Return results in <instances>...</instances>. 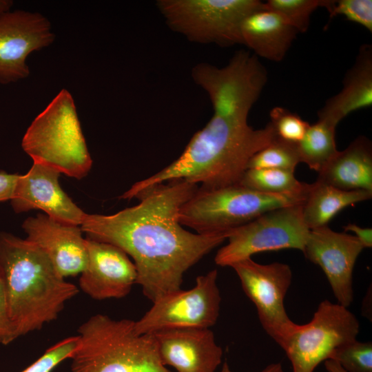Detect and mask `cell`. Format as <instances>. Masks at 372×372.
I'll list each match as a JSON object with an SVG mask.
<instances>
[{
  "instance_id": "cell-30",
  "label": "cell",
  "mask_w": 372,
  "mask_h": 372,
  "mask_svg": "<svg viewBox=\"0 0 372 372\" xmlns=\"http://www.w3.org/2000/svg\"><path fill=\"white\" fill-rule=\"evenodd\" d=\"M17 338L8 314L4 283L0 271V344L8 345Z\"/></svg>"
},
{
  "instance_id": "cell-16",
  "label": "cell",
  "mask_w": 372,
  "mask_h": 372,
  "mask_svg": "<svg viewBox=\"0 0 372 372\" xmlns=\"http://www.w3.org/2000/svg\"><path fill=\"white\" fill-rule=\"evenodd\" d=\"M22 227L26 239L48 256L61 276L65 278L82 272L87 253L81 227L63 224L39 214L28 218Z\"/></svg>"
},
{
  "instance_id": "cell-22",
  "label": "cell",
  "mask_w": 372,
  "mask_h": 372,
  "mask_svg": "<svg viewBox=\"0 0 372 372\" xmlns=\"http://www.w3.org/2000/svg\"><path fill=\"white\" fill-rule=\"evenodd\" d=\"M335 128L321 121L309 125L302 139L297 143L300 162L320 172L338 152Z\"/></svg>"
},
{
  "instance_id": "cell-3",
  "label": "cell",
  "mask_w": 372,
  "mask_h": 372,
  "mask_svg": "<svg viewBox=\"0 0 372 372\" xmlns=\"http://www.w3.org/2000/svg\"><path fill=\"white\" fill-rule=\"evenodd\" d=\"M0 271L18 338L56 320L65 303L79 292L37 246L6 232L0 233Z\"/></svg>"
},
{
  "instance_id": "cell-29",
  "label": "cell",
  "mask_w": 372,
  "mask_h": 372,
  "mask_svg": "<svg viewBox=\"0 0 372 372\" xmlns=\"http://www.w3.org/2000/svg\"><path fill=\"white\" fill-rule=\"evenodd\" d=\"M329 19L338 15L364 27L372 32V1L371 0H339L335 1L328 11Z\"/></svg>"
},
{
  "instance_id": "cell-31",
  "label": "cell",
  "mask_w": 372,
  "mask_h": 372,
  "mask_svg": "<svg viewBox=\"0 0 372 372\" xmlns=\"http://www.w3.org/2000/svg\"><path fill=\"white\" fill-rule=\"evenodd\" d=\"M19 174L0 172V202L11 200Z\"/></svg>"
},
{
  "instance_id": "cell-7",
  "label": "cell",
  "mask_w": 372,
  "mask_h": 372,
  "mask_svg": "<svg viewBox=\"0 0 372 372\" xmlns=\"http://www.w3.org/2000/svg\"><path fill=\"white\" fill-rule=\"evenodd\" d=\"M258 0H158L167 25L191 42L221 47L242 44L245 19L262 8Z\"/></svg>"
},
{
  "instance_id": "cell-14",
  "label": "cell",
  "mask_w": 372,
  "mask_h": 372,
  "mask_svg": "<svg viewBox=\"0 0 372 372\" xmlns=\"http://www.w3.org/2000/svg\"><path fill=\"white\" fill-rule=\"evenodd\" d=\"M87 261L79 287L90 298L102 300L127 296L136 284V267L118 247L85 238Z\"/></svg>"
},
{
  "instance_id": "cell-35",
  "label": "cell",
  "mask_w": 372,
  "mask_h": 372,
  "mask_svg": "<svg viewBox=\"0 0 372 372\" xmlns=\"http://www.w3.org/2000/svg\"><path fill=\"white\" fill-rule=\"evenodd\" d=\"M12 5V1L0 0V13L11 10Z\"/></svg>"
},
{
  "instance_id": "cell-25",
  "label": "cell",
  "mask_w": 372,
  "mask_h": 372,
  "mask_svg": "<svg viewBox=\"0 0 372 372\" xmlns=\"http://www.w3.org/2000/svg\"><path fill=\"white\" fill-rule=\"evenodd\" d=\"M300 163L297 143H289L276 136L249 160L248 169L276 168L294 172Z\"/></svg>"
},
{
  "instance_id": "cell-21",
  "label": "cell",
  "mask_w": 372,
  "mask_h": 372,
  "mask_svg": "<svg viewBox=\"0 0 372 372\" xmlns=\"http://www.w3.org/2000/svg\"><path fill=\"white\" fill-rule=\"evenodd\" d=\"M371 197L372 192L346 191L316 181L309 184L302 204L303 220L309 229L327 226L343 209Z\"/></svg>"
},
{
  "instance_id": "cell-10",
  "label": "cell",
  "mask_w": 372,
  "mask_h": 372,
  "mask_svg": "<svg viewBox=\"0 0 372 372\" xmlns=\"http://www.w3.org/2000/svg\"><path fill=\"white\" fill-rule=\"evenodd\" d=\"M218 271L213 269L196 279L194 287L168 293L153 302L137 321L138 334L185 328L209 329L219 317L221 296L217 285Z\"/></svg>"
},
{
  "instance_id": "cell-6",
  "label": "cell",
  "mask_w": 372,
  "mask_h": 372,
  "mask_svg": "<svg viewBox=\"0 0 372 372\" xmlns=\"http://www.w3.org/2000/svg\"><path fill=\"white\" fill-rule=\"evenodd\" d=\"M307 192L267 194L240 184L218 189L198 186L180 207L178 221L181 225L194 229L198 234L227 232L268 211L302 204Z\"/></svg>"
},
{
  "instance_id": "cell-15",
  "label": "cell",
  "mask_w": 372,
  "mask_h": 372,
  "mask_svg": "<svg viewBox=\"0 0 372 372\" xmlns=\"http://www.w3.org/2000/svg\"><path fill=\"white\" fill-rule=\"evenodd\" d=\"M60 172L34 163L24 175L18 176L10 200L16 213L41 209L63 224L81 226L86 215L61 189Z\"/></svg>"
},
{
  "instance_id": "cell-23",
  "label": "cell",
  "mask_w": 372,
  "mask_h": 372,
  "mask_svg": "<svg viewBox=\"0 0 372 372\" xmlns=\"http://www.w3.org/2000/svg\"><path fill=\"white\" fill-rule=\"evenodd\" d=\"M240 185L267 194H303L309 184L298 181L294 172L276 168L248 169Z\"/></svg>"
},
{
  "instance_id": "cell-9",
  "label": "cell",
  "mask_w": 372,
  "mask_h": 372,
  "mask_svg": "<svg viewBox=\"0 0 372 372\" xmlns=\"http://www.w3.org/2000/svg\"><path fill=\"white\" fill-rule=\"evenodd\" d=\"M359 331L360 322L347 307L324 300L309 322L296 324L281 348L293 372H313L335 348L356 340Z\"/></svg>"
},
{
  "instance_id": "cell-34",
  "label": "cell",
  "mask_w": 372,
  "mask_h": 372,
  "mask_svg": "<svg viewBox=\"0 0 372 372\" xmlns=\"http://www.w3.org/2000/svg\"><path fill=\"white\" fill-rule=\"evenodd\" d=\"M324 367L328 372H348L336 361L328 359L324 361Z\"/></svg>"
},
{
  "instance_id": "cell-11",
  "label": "cell",
  "mask_w": 372,
  "mask_h": 372,
  "mask_svg": "<svg viewBox=\"0 0 372 372\" xmlns=\"http://www.w3.org/2000/svg\"><path fill=\"white\" fill-rule=\"evenodd\" d=\"M246 296L254 304L265 332L280 347L296 323L288 316L284 300L292 282V271L285 263L260 264L251 258L231 266Z\"/></svg>"
},
{
  "instance_id": "cell-33",
  "label": "cell",
  "mask_w": 372,
  "mask_h": 372,
  "mask_svg": "<svg viewBox=\"0 0 372 372\" xmlns=\"http://www.w3.org/2000/svg\"><path fill=\"white\" fill-rule=\"evenodd\" d=\"M220 372H232L229 369L227 362H225L222 366ZM261 372H285L282 364L272 363L266 366Z\"/></svg>"
},
{
  "instance_id": "cell-26",
  "label": "cell",
  "mask_w": 372,
  "mask_h": 372,
  "mask_svg": "<svg viewBox=\"0 0 372 372\" xmlns=\"http://www.w3.org/2000/svg\"><path fill=\"white\" fill-rule=\"evenodd\" d=\"M348 372H372V342L355 340L335 348L329 358Z\"/></svg>"
},
{
  "instance_id": "cell-18",
  "label": "cell",
  "mask_w": 372,
  "mask_h": 372,
  "mask_svg": "<svg viewBox=\"0 0 372 372\" xmlns=\"http://www.w3.org/2000/svg\"><path fill=\"white\" fill-rule=\"evenodd\" d=\"M372 105V47L362 45L343 79V87L318 112V121L333 127L350 113Z\"/></svg>"
},
{
  "instance_id": "cell-20",
  "label": "cell",
  "mask_w": 372,
  "mask_h": 372,
  "mask_svg": "<svg viewBox=\"0 0 372 372\" xmlns=\"http://www.w3.org/2000/svg\"><path fill=\"white\" fill-rule=\"evenodd\" d=\"M318 182L346 190L372 192V145L365 136L338 151L318 172Z\"/></svg>"
},
{
  "instance_id": "cell-17",
  "label": "cell",
  "mask_w": 372,
  "mask_h": 372,
  "mask_svg": "<svg viewBox=\"0 0 372 372\" xmlns=\"http://www.w3.org/2000/svg\"><path fill=\"white\" fill-rule=\"evenodd\" d=\"M164 366L177 372H215L223 350L210 329H169L152 334Z\"/></svg>"
},
{
  "instance_id": "cell-12",
  "label": "cell",
  "mask_w": 372,
  "mask_h": 372,
  "mask_svg": "<svg viewBox=\"0 0 372 372\" xmlns=\"http://www.w3.org/2000/svg\"><path fill=\"white\" fill-rule=\"evenodd\" d=\"M54 38L50 22L40 13L22 10L0 13V83L28 76V56L51 45Z\"/></svg>"
},
{
  "instance_id": "cell-4",
  "label": "cell",
  "mask_w": 372,
  "mask_h": 372,
  "mask_svg": "<svg viewBox=\"0 0 372 372\" xmlns=\"http://www.w3.org/2000/svg\"><path fill=\"white\" fill-rule=\"evenodd\" d=\"M135 321L97 313L80 325L70 357L72 372H172L160 359L152 334H138Z\"/></svg>"
},
{
  "instance_id": "cell-13",
  "label": "cell",
  "mask_w": 372,
  "mask_h": 372,
  "mask_svg": "<svg viewBox=\"0 0 372 372\" xmlns=\"http://www.w3.org/2000/svg\"><path fill=\"white\" fill-rule=\"evenodd\" d=\"M363 249L355 236L327 225L310 229L302 251L307 260L322 269L337 302L347 308L353 301V269Z\"/></svg>"
},
{
  "instance_id": "cell-2",
  "label": "cell",
  "mask_w": 372,
  "mask_h": 372,
  "mask_svg": "<svg viewBox=\"0 0 372 372\" xmlns=\"http://www.w3.org/2000/svg\"><path fill=\"white\" fill-rule=\"evenodd\" d=\"M204 90L214 114L196 132L180 156L147 178L134 183L121 198H136L141 193L166 182L182 179L205 189L239 184L250 158L275 138L272 125L256 130L248 115L258 95L240 84L214 81Z\"/></svg>"
},
{
  "instance_id": "cell-28",
  "label": "cell",
  "mask_w": 372,
  "mask_h": 372,
  "mask_svg": "<svg viewBox=\"0 0 372 372\" xmlns=\"http://www.w3.org/2000/svg\"><path fill=\"white\" fill-rule=\"evenodd\" d=\"M78 342V335L64 338L48 348L39 359L21 372H51L61 362L70 358Z\"/></svg>"
},
{
  "instance_id": "cell-19",
  "label": "cell",
  "mask_w": 372,
  "mask_h": 372,
  "mask_svg": "<svg viewBox=\"0 0 372 372\" xmlns=\"http://www.w3.org/2000/svg\"><path fill=\"white\" fill-rule=\"evenodd\" d=\"M298 31L264 6L247 16L241 26L242 44L254 54L272 61L285 56Z\"/></svg>"
},
{
  "instance_id": "cell-1",
  "label": "cell",
  "mask_w": 372,
  "mask_h": 372,
  "mask_svg": "<svg viewBox=\"0 0 372 372\" xmlns=\"http://www.w3.org/2000/svg\"><path fill=\"white\" fill-rule=\"evenodd\" d=\"M166 183L141 193L138 205L116 214H86L81 225L87 238L114 245L133 259L136 284L152 302L180 289L185 273L229 232L202 235L185 229L179 210L198 185L182 179Z\"/></svg>"
},
{
  "instance_id": "cell-5",
  "label": "cell",
  "mask_w": 372,
  "mask_h": 372,
  "mask_svg": "<svg viewBox=\"0 0 372 372\" xmlns=\"http://www.w3.org/2000/svg\"><path fill=\"white\" fill-rule=\"evenodd\" d=\"M21 146L34 163L77 179L85 176L92 165L74 101L65 89L33 120Z\"/></svg>"
},
{
  "instance_id": "cell-24",
  "label": "cell",
  "mask_w": 372,
  "mask_h": 372,
  "mask_svg": "<svg viewBox=\"0 0 372 372\" xmlns=\"http://www.w3.org/2000/svg\"><path fill=\"white\" fill-rule=\"evenodd\" d=\"M333 3L332 0H269L265 6L276 12L298 32L303 33L309 29L312 13L320 7L328 11Z\"/></svg>"
},
{
  "instance_id": "cell-27",
  "label": "cell",
  "mask_w": 372,
  "mask_h": 372,
  "mask_svg": "<svg viewBox=\"0 0 372 372\" xmlns=\"http://www.w3.org/2000/svg\"><path fill=\"white\" fill-rule=\"evenodd\" d=\"M269 116V123L276 136L289 143H299L310 125L297 114L282 107H273L270 111Z\"/></svg>"
},
{
  "instance_id": "cell-8",
  "label": "cell",
  "mask_w": 372,
  "mask_h": 372,
  "mask_svg": "<svg viewBox=\"0 0 372 372\" xmlns=\"http://www.w3.org/2000/svg\"><path fill=\"white\" fill-rule=\"evenodd\" d=\"M302 204L268 211L229 231L228 242L216 254V264L231 267L265 251L285 249L302 251L310 229L303 220Z\"/></svg>"
},
{
  "instance_id": "cell-32",
  "label": "cell",
  "mask_w": 372,
  "mask_h": 372,
  "mask_svg": "<svg viewBox=\"0 0 372 372\" xmlns=\"http://www.w3.org/2000/svg\"><path fill=\"white\" fill-rule=\"evenodd\" d=\"M344 230L353 231L364 248L372 247L371 228H363L355 224L349 223L344 227Z\"/></svg>"
}]
</instances>
